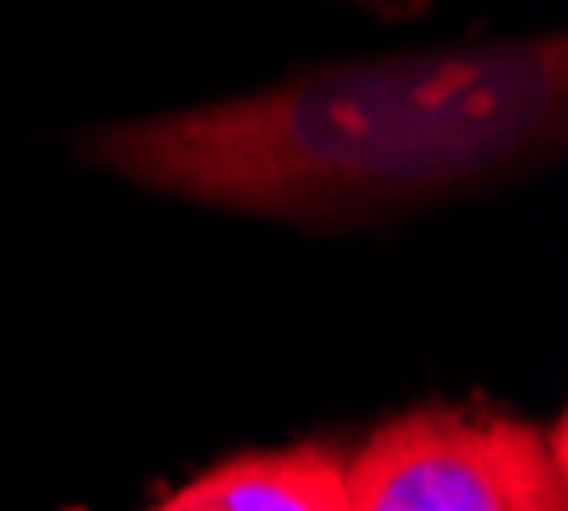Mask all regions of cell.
<instances>
[{"label":"cell","mask_w":568,"mask_h":511,"mask_svg":"<svg viewBox=\"0 0 568 511\" xmlns=\"http://www.w3.org/2000/svg\"><path fill=\"white\" fill-rule=\"evenodd\" d=\"M558 31L354 57L200 108L78 133L88 170L205 211L364 225L564 154Z\"/></svg>","instance_id":"cell-1"},{"label":"cell","mask_w":568,"mask_h":511,"mask_svg":"<svg viewBox=\"0 0 568 511\" xmlns=\"http://www.w3.org/2000/svg\"><path fill=\"white\" fill-rule=\"evenodd\" d=\"M154 511H231L221 497H215V486L200 476V481H190V486H180L174 497H164Z\"/></svg>","instance_id":"cell-4"},{"label":"cell","mask_w":568,"mask_h":511,"mask_svg":"<svg viewBox=\"0 0 568 511\" xmlns=\"http://www.w3.org/2000/svg\"><path fill=\"white\" fill-rule=\"evenodd\" d=\"M205 481L231 511H354L344 456H333L328 446L236 456L205 471Z\"/></svg>","instance_id":"cell-3"},{"label":"cell","mask_w":568,"mask_h":511,"mask_svg":"<svg viewBox=\"0 0 568 511\" xmlns=\"http://www.w3.org/2000/svg\"><path fill=\"white\" fill-rule=\"evenodd\" d=\"M354 511H568L564 425L415 409L344 460Z\"/></svg>","instance_id":"cell-2"}]
</instances>
